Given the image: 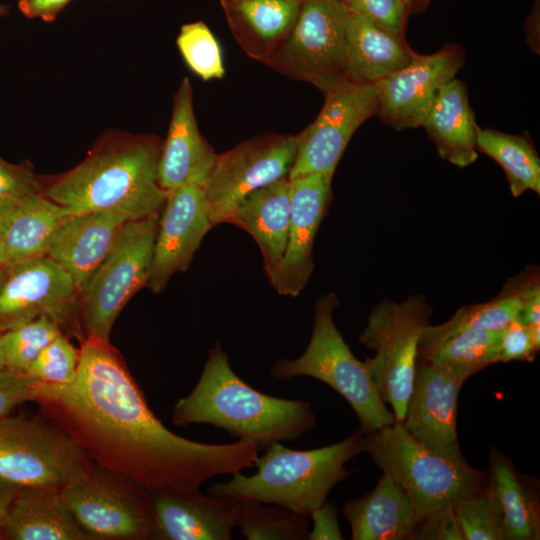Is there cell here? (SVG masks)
Returning <instances> with one entry per match:
<instances>
[{
  "label": "cell",
  "mask_w": 540,
  "mask_h": 540,
  "mask_svg": "<svg viewBox=\"0 0 540 540\" xmlns=\"http://www.w3.org/2000/svg\"><path fill=\"white\" fill-rule=\"evenodd\" d=\"M476 148L501 166L513 196L540 193V158L529 135L479 128Z\"/></svg>",
  "instance_id": "30"
},
{
  "label": "cell",
  "mask_w": 540,
  "mask_h": 540,
  "mask_svg": "<svg viewBox=\"0 0 540 540\" xmlns=\"http://www.w3.org/2000/svg\"><path fill=\"white\" fill-rule=\"evenodd\" d=\"M79 292L71 276L48 255L0 267V333L41 315L70 327L78 315Z\"/></svg>",
  "instance_id": "13"
},
{
  "label": "cell",
  "mask_w": 540,
  "mask_h": 540,
  "mask_svg": "<svg viewBox=\"0 0 540 540\" xmlns=\"http://www.w3.org/2000/svg\"><path fill=\"white\" fill-rule=\"evenodd\" d=\"M160 150L150 136L106 141L42 193L72 214L107 212L127 220L160 214L168 194L158 182Z\"/></svg>",
  "instance_id": "3"
},
{
  "label": "cell",
  "mask_w": 540,
  "mask_h": 540,
  "mask_svg": "<svg viewBox=\"0 0 540 540\" xmlns=\"http://www.w3.org/2000/svg\"><path fill=\"white\" fill-rule=\"evenodd\" d=\"M5 366L6 365H5L4 352H3L2 334L0 333V369Z\"/></svg>",
  "instance_id": "49"
},
{
  "label": "cell",
  "mask_w": 540,
  "mask_h": 540,
  "mask_svg": "<svg viewBox=\"0 0 540 540\" xmlns=\"http://www.w3.org/2000/svg\"><path fill=\"white\" fill-rule=\"evenodd\" d=\"M337 304L335 293L319 297L305 351L294 360H277L270 376L278 380L306 376L327 384L355 411L363 433L393 425L395 416L382 401L367 366L353 355L334 323Z\"/></svg>",
  "instance_id": "6"
},
{
  "label": "cell",
  "mask_w": 540,
  "mask_h": 540,
  "mask_svg": "<svg viewBox=\"0 0 540 540\" xmlns=\"http://www.w3.org/2000/svg\"><path fill=\"white\" fill-rule=\"evenodd\" d=\"M172 421L177 426L209 424L266 450L309 432L316 415L306 400L277 398L249 386L217 342L195 387L174 406Z\"/></svg>",
  "instance_id": "2"
},
{
  "label": "cell",
  "mask_w": 540,
  "mask_h": 540,
  "mask_svg": "<svg viewBox=\"0 0 540 540\" xmlns=\"http://www.w3.org/2000/svg\"><path fill=\"white\" fill-rule=\"evenodd\" d=\"M301 0H229V18L236 19L239 41L256 58L266 60L290 31Z\"/></svg>",
  "instance_id": "28"
},
{
  "label": "cell",
  "mask_w": 540,
  "mask_h": 540,
  "mask_svg": "<svg viewBox=\"0 0 540 540\" xmlns=\"http://www.w3.org/2000/svg\"><path fill=\"white\" fill-rule=\"evenodd\" d=\"M298 140L299 134H268L217 155L203 188L213 226L227 223L250 193L288 177Z\"/></svg>",
  "instance_id": "12"
},
{
  "label": "cell",
  "mask_w": 540,
  "mask_h": 540,
  "mask_svg": "<svg viewBox=\"0 0 540 540\" xmlns=\"http://www.w3.org/2000/svg\"><path fill=\"white\" fill-rule=\"evenodd\" d=\"M90 466L82 446L57 426L22 415L0 419V480L60 489Z\"/></svg>",
  "instance_id": "9"
},
{
  "label": "cell",
  "mask_w": 540,
  "mask_h": 540,
  "mask_svg": "<svg viewBox=\"0 0 540 540\" xmlns=\"http://www.w3.org/2000/svg\"><path fill=\"white\" fill-rule=\"evenodd\" d=\"M127 221L107 212L70 214L60 223L46 255L71 276L80 292Z\"/></svg>",
  "instance_id": "21"
},
{
  "label": "cell",
  "mask_w": 540,
  "mask_h": 540,
  "mask_svg": "<svg viewBox=\"0 0 540 540\" xmlns=\"http://www.w3.org/2000/svg\"><path fill=\"white\" fill-rule=\"evenodd\" d=\"M431 314L430 305L421 295L403 302L384 300L372 309L359 335L360 343L375 351L374 357H366L363 362L398 423L405 417L416 376L420 337Z\"/></svg>",
  "instance_id": "8"
},
{
  "label": "cell",
  "mask_w": 540,
  "mask_h": 540,
  "mask_svg": "<svg viewBox=\"0 0 540 540\" xmlns=\"http://www.w3.org/2000/svg\"><path fill=\"white\" fill-rule=\"evenodd\" d=\"M332 177L310 174L291 181V216L284 257L273 288L296 297L313 272V244L331 201Z\"/></svg>",
  "instance_id": "19"
},
{
  "label": "cell",
  "mask_w": 540,
  "mask_h": 540,
  "mask_svg": "<svg viewBox=\"0 0 540 540\" xmlns=\"http://www.w3.org/2000/svg\"><path fill=\"white\" fill-rule=\"evenodd\" d=\"M80 349L63 334L51 341L26 372L33 379L49 385H69L77 376Z\"/></svg>",
  "instance_id": "37"
},
{
  "label": "cell",
  "mask_w": 540,
  "mask_h": 540,
  "mask_svg": "<svg viewBox=\"0 0 540 540\" xmlns=\"http://www.w3.org/2000/svg\"><path fill=\"white\" fill-rule=\"evenodd\" d=\"M536 272H527L520 278L510 280L503 289L515 293L522 306L518 319L530 330L540 329V285Z\"/></svg>",
  "instance_id": "42"
},
{
  "label": "cell",
  "mask_w": 540,
  "mask_h": 540,
  "mask_svg": "<svg viewBox=\"0 0 540 540\" xmlns=\"http://www.w3.org/2000/svg\"><path fill=\"white\" fill-rule=\"evenodd\" d=\"M521 306V300L515 293L503 289L493 300L460 308L442 324H428L422 332L419 346L440 342L466 330H502L519 316Z\"/></svg>",
  "instance_id": "32"
},
{
  "label": "cell",
  "mask_w": 540,
  "mask_h": 540,
  "mask_svg": "<svg viewBox=\"0 0 540 540\" xmlns=\"http://www.w3.org/2000/svg\"><path fill=\"white\" fill-rule=\"evenodd\" d=\"M149 495L155 539L229 540L237 527L236 499L175 488L152 490Z\"/></svg>",
  "instance_id": "18"
},
{
  "label": "cell",
  "mask_w": 540,
  "mask_h": 540,
  "mask_svg": "<svg viewBox=\"0 0 540 540\" xmlns=\"http://www.w3.org/2000/svg\"><path fill=\"white\" fill-rule=\"evenodd\" d=\"M342 511L353 540L414 539L420 524L405 490L385 472L370 493L347 501Z\"/></svg>",
  "instance_id": "24"
},
{
  "label": "cell",
  "mask_w": 540,
  "mask_h": 540,
  "mask_svg": "<svg viewBox=\"0 0 540 540\" xmlns=\"http://www.w3.org/2000/svg\"><path fill=\"white\" fill-rule=\"evenodd\" d=\"M216 157L198 129L191 83L184 78L174 96L167 137L161 145L157 169L159 185L166 192L186 185L204 188Z\"/></svg>",
  "instance_id": "20"
},
{
  "label": "cell",
  "mask_w": 540,
  "mask_h": 540,
  "mask_svg": "<svg viewBox=\"0 0 540 540\" xmlns=\"http://www.w3.org/2000/svg\"><path fill=\"white\" fill-rule=\"evenodd\" d=\"M60 494L78 525L90 538L155 539L149 491L123 483L92 465Z\"/></svg>",
  "instance_id": "11"
},
{
  "label": "cell",
  "mask_w": 540,
  "mask_h": 540,
  "mask_svg": "<svg viewBox=\"0 0 540 540\" xmlns=\"http://www.w3.org/2000/svg\"><path fill=\"white\" fill-rule=\"evenodd\" d=\"M337 509L330 502H324L310 516L313 528L309 531V540H341L343 539L337 520Z\"/></svg>",
  "instance_id": "44"
},
{
  "label": "cell",
  "mask_w": 540,
  "mask_h": 540,
  "mask_svg": "<svg viewBox=\"0 0 540 540\" xmlns=\"http://www.w3.org/2000/svg\"><path fill=\"white\" fill-rule=\"evenodd\" d=\"M8 213V212H7ZM7 213H0V245H1V238H2V232H3V226L5 222V217Z\"/></svg>",
  "instance_id": "50"
},
{
  "label": "cell",
  "mask_w": 540,
  "mask_h": 540,
  "mask_svg": "<svg viewBox=\"0 0 540 540\" xmlns=\"http://www.w3.org/2000/svg\"><path fill=\"white\" fill-rule=\"evenodd\" d=\"M60 334L61 326L47 315L2 333L5 365L26 373L41 351Z\"/></svg>",
  "instance_id": "34"
},
{
  "label": "cell",
  "mask_w": 540,
  "mask_h": 540,
  "mask_svg": "<svg viewBox=\"0 0 540 540\" xmlns=\"http://www.w3.org/2000/svg\"><path fill=\"white\" fill-rule=\"evenodd\" d=\"M465 58L464 49L455 43H447L429 55L415 51L405 67L374 84L376 115L398 131L421 126L442 88L456 78Z\"/></svg>",
  "instance_id": "15"
},
{
  "label": "cell",
  "mask_w": 540,
  "mask_h": 540,
  "mask_svg": "<svg viewBox=\"0 0 540 540\" xmlns=\"http://www.w3.org/2000/svg\"><path fill=\"white\" fill-rule=\"evenodd\" d=\"M290 216L291 181L284 177L250 193L227 221L253 237L272 287L286 250Z\"/></svg>",
  "instance_id": "22"
},
{
  "label": "cell",
  "mask_w": 540,
  "mask_h": 540,
  "mask_svg": "<svg viewBox=\"0 0 540 540\" xmlns=\"http://www.w3.org/2000/svg\"><path fill=\"white\" fill-rule=\"evenodd\" d=\"M421 126L442 159L464 168L478 158L476 141L480 127L461 80L454 78L442 88Z\"/></svg>",
  "instance_id": "26"
},
{
  "label": "cell",
  "mask_w": 540,
  "mask_h": 540,
  "mask_svg": "<svg viewBox=\"0 0 540 540\" xmlns=\"http://www.w3.org/2000/svg\"><path fill=\"white\" fill-rule=\"evenodd\" d=\"M37 401L63 416L89 457L148 491L198 490L215 476L254 467L259 456L246 439L203 443L167 429L109 343L84 338L74 382H39Z\"/></svg>",
  "instance_id": "1"
},
{
  "label": "cell",
  "mask_w": 540,
  "mask_h": 540,
  "mask_svg": "<svg viewBox=\"0 0 540 540\" xmlns=\"http://www.w3.org/2000/svg\"><path fill=\"white\" fill-rule=\"evenodd\" d=\"M347 12L340 0H301L294 25L266 60L323 94L342 84Z\"/></svg>",
  "instance_id": "10"
},
{
  "label": "cell",
  "mask_w": 540,
  "mask_h": 540,
  "mask_svg": "<svg viewBox=\"0 0 540 540\" xmlns=\"http://www.w3.org/2000/svg\"><path fill=\"white\" fill-rule=\"evenodd\" d=\"M176 43L186 64L203 80L223 77L221 48L204 23L183 25Z\"/></svg>",
  "instance_id": "36"
},
{
  "label": "cell",
  "mask_w": 540,
  "mask_h": 540,
  "mask_svg": "<svg viewBox=\"0 0 540 540\" xmlns=\"http://www.w3.org/2000/svg\"><path fill=\"white\" fill-rule=\"evenodd\" d=\"M159 215L128 220L80 290L78 317L86 339L108 343L122 308L147 285Z\"/></svg>",
  "instance_id": "7"
},
{
  "label": "cell",
  "mask_w": 540,
  "mask_h": 540,
  "mask_svg": "<svg viewBox=\"0 0 540 540\" xmlns=\"http://www.w3.org/2000/svg\"><path fill=\"white\" fill-rule=\"evenodd\" d=\"M42 185L26 164H13L0 157V213L9 212L25 197L41 192Z\"/></svg>",
  "instance_id": "38"
},
{
  "label": "cell",
  "mask_w": 540,
  "mask_h": 540,
  "mask_svg": "<svg viewBox=\"0 0 540 540\" xmlns=\"http://www.w3.org/2000/svg\"><path fill=\"white\" fill-rule=\"evenodd\" d=\"M20 488L13 483L0 480V538L8 511Z\"/></svg>",
  "instance_id": "46"
},
{
  "label": "cell",
  "mask_w": 540,
  "mask_h": 540,
  "mask_svg": "<svg viewBox=\"0 0 540 540\" xmlns=\"http://www.w3.org/2000/svg\"><path fill=\"white\" fill-rule=\"evenodd\" d=\"M414 53L404 34L390 31L365 15L348 10L346 18L347 81L374 85L405 67Z\"/></svg>",
  "instance_id": "23"
},
{
  "label": "cell",
  "mask_w": 540,
  "mask_h": 540,
  "mask_svg": "<svg viewBox=\"0 0 540 540\" xmlns=\"http://www.w3.org/2000/svg\"><path fill=\"white\" fill-rule=\"evenodd\" d=\"M467 377L417 361L403 422L407 432L432 452L457 463L464 459L457 436V403Z\"/></svg>",
  "instance_id": "16"
},
{
  "label": "cell",
  "mask_w": 540,
  "mask_h": 540,
  "mask_svg": "<svg viewBox=\"0 0 540 540\" xmlns=\"http://www.w3.org/2000/svg\"><path fill=\"white\" fill-rule=\"evenodd\" d=\"M324 95L317 118L299 134L290 180L317 173L333 176L355 131L377 113L374 85L345 81Z\"/></svg>",
  "instance_id": "14"
},
{
  "label": "cell",
  "mask_w": 540,
  "mask_h": 540,
  "mask_svg": "<svg viewBox=\"0 0 540 540\" xmlns=\"http://www.w3.org/2000/svg\"><path fill=\"white\" fill-rule=\"evenodd\" d=\"M538 351L529 327L517 317L500 331L496 363L532 361Z\"/></svg>",
  "instance_id": "41"
},
{
  "label": "cell",
  "mask_w": 540,
  "mask_h": 540,
  "mask_svg": "<svg viewBox=\"0 0 540 540\" xmlns=\"http://www.w3.org/2000/svg\"><path fill=\"white\" fill-rule=\"evenodd\" d=\"M414 539L464 540L453 506L424 518Z\"/></svg>",
  "instance_id": "43"
},
{
  "label": "cell",
  "mask_w": 540,
  "mask_h": 540,
  "mask_svg": "<svg viewBox=\"0 0 540 540\" xmlns=\"http://www.w3.org/2000/svg\"><path fill=\"white\" fill-rule=\"evenodd\" d=\"M71 0H18V9L29 19L52 22Z\"/></svg>",
  "instance_id": "45"
},
{
  "label": "cell",
  "mask_w": 540,
  "mask_h": 540,
  "mask_svg": "<svg viewBox=\"0 0 540 540\" xmlns=\"http://www.w3.org/2000/svg\"><path fill=\"white\" fill-rule=\"evenodd\" d=\"M8 12L7 6L0 4V16L5 15Z\"/></svg>",
  "instance_id": "51"
},
{
  "label": "cell",
  "mask_w": 540,
  "mask_h": 540,
  "mask_svg": "<svg viewBox=\"0 0 540 540\" xmlns=\"http://www.w3.org/2000/svg\"><path fill=\"white\" fill-rule=\"evenodd\" d=\"M39 381L7 366L0 369V419L18 405L37 400Z\"/></svg>",
  "instance_id": "40"
},
{
  "label": "cell",
  "mask_w": 540,
  "mask_h": 540,
  "mask_svg": "<svg viewBox=\"0 0 540 540\" xmlns=\"http://www.w3.org/2000/svg\"><path fill=\"white\" fill-rule=\"evenodd\" d=\"M489 463L488 485L501 509L503 540H538L540 511L535 495L499 451L492 450Z\"/></svg>",
  "instance_id": "29"
},
{
  "label": "cell",
  "mask_w": 540,
  "mask_h": 540,
  "mask_svg": "<svg viewBox=\"0 0 540 540\" xmlns=\"http://www.w3.org/2000/svg\"><path fill=\"white\" fill-rule=\"evenodd\" d=\"M453 509L464 540H503L501 509L488 484L457 500Z\"/></svg>",
  "instance_id": "35"
},
{
  "label": "cell",
  "mask_w": 540,
  "mask_h": 540,
  "mask_svg": "<svg viewBox=\"0 0 540 540\" xmlns=\"http://www.w3.org/2000/svg\"><path fill=\"white\" fill-rule=\"evenodd\" d=\"M1 538L11 540L91 539L66 506L60 489L21 487L2 527Z\"/></svg>",
  "instance_id": "25"
},
{
  "label": "cell",
  "mask_w": 540,
  "mask_h": 540,
  "mask_svg": "<svg viewBox=\"0 0 540 540\" xmlns=\"http://www.w3.org/2000/svg\"><path fill=\"white\" fill-rule=\"evenodd\" d=\"M212 227L203 188L186 185L168 192L159 215L146 286L160 293L174 274L186 271Z\"/></svg>",
  "instance_id": "17"
},
{
  "label": "cell",
  "mask_w": 540,
  "mask_h": 540,
  "mask_svg": "<svg viewBox=\"0 0 540 540\" xmlns=\"http://www.w3.org/2000/svg\"><path fill=\"white\" fill-rule=\"evenodd\" d=\"M237 527L248 540H305L308 517L277 504L238 500Z\"/></svg>",
  "instance_id": "33"
},
{
  "label": "cell",
  "mask_w": 540,
  "mask_h": 540,
  "mask_svg": "<svg viewBox=\"0 0 540 540\" xmlns=\"http://www.w3.org/2000/svg\"><path fill=\"white\" fill-rule=\"evenodd\" d=\"M539 5L534 6L525 26L526 40L532 51L539 54Z\"/></svg>",
  "instance_id": "47"
},
{
  "label": "cell",
  "mask_w": 540,
  "mask_h": 540,
  "mask_svg": "<svg viewBox=\"0 0 540 540\" xmlns=\"http://www.w3.org/2000/svg\"><path fill=\"white\" fill-rule=\"evenodd\" d=\"M347 10L367 16L378 25L404 34L409 12L401 0H340Z\"/></svg>",
  "instance_id": "39"
},
{
  "label": "cell",
  "mask_w": 540,
  "mask_h": 540,
  "mask_svg": "<svg viewBox=\"0 0 540 540\" xmlns=\"http://www.w3.org/2000/svg\"><path fill=\"white\" fill-rule=\"evenodd\" d=\"M500 331L466 330L418 347L417 361L470 377L496 363Z\"/></svg>",
  "instance_id": "31"
},
{
  "label": "cell",
  "mask_w": 540,
  "mask_h": 540,
  "mask_svg": "<svg viewBox=\"0 0 540 540\" xmlns=\"http://www.w3.org/2000/svg\"><path fill=\"white\" fill-rule=\"evenodd\" d=\"M402 3L406 6L409 13L416 12L419 9L423 8L428 0H401Z\"/></svg>",
  "instance_id": "48"
},
{
  "label": "cell",
  "mask_w": 540,
  "mask_h": 540,
  "mask_svg": "<svg viewBox=\"0 0 540 540\" xmlns=\"http://www.w3.org/2000/svg\"><path fill=\"white\" fill-rule=\"evenodd\" d=\"M363 443L360 429L340 442L310 450L274 443L258 456L253 475L237 472L227 482L214 483L208 492L281 505L309 518L332 488L350 475L345 465L363 452Z\"/></svg>",
  "instance_id": "4"
},
{
  "label": "cell",
  "mask_w": 540,
  "mask_h": 540,
  "mask_svg": "<svg viewBox=\"0 0 540 540\" xmlns=\"http://www.w3.org/2000/svg\"><path fill=\"white\" fill-rule=\"evenodd\" d=\"M72 214L41 192L19 201L5 217L0 245V267L46 255L62 220Z\"/></svg>",
  "instance_id": "27"
},
{
  "label": "cell",
  "mask_w": 540,
  "mask_h": 540,
  "mask_svg": "<svg viewBox=\"0 0 540 540\" xmlns=\"http://www.w3.org/2000/svg\"><path fill=\"white\" fill-rule=\"evenodd\" d=\"M363 452L405 490L420 522L488 484L484 472L432 452L402 423L364 433Z\"/></svg>",
  "instance_id": "5"
}]
</instances>
